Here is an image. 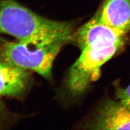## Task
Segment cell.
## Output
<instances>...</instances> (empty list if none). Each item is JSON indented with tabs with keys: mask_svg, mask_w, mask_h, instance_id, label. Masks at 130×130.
Masks as SVG:
<instances>
[{
	"mask_svg": "<svg viewBox=\"0 0 130 130\" xmlns=\"http://www.w3.org/2000/svg\"><path fill=\"white\" fill-rule=\"evenodd\" d=\"M73 22L40 15L17 0H0V34L20 41L61 39L73 42Z\"/></svg>",
	"mask_w": 130,
	"mask_h": 130,
	"instance_id": "obj_1",
	"label": "cell"
},
{
	"mask_svg": "<svg viewBox=\"0 0 130 130\" xmlns=\"http://www.w3.org/2000/svg\"><path fill=\"white\" fill-rule=\"evenodd\" d=\"M67 43L60 39L10 41L0 37V59L51 80L55 59Z\"/></svg>",
	"mask_w": 130,
	"mask_h": 130,
	"instance_id": "obj_2",
	"label": "cell"
},
{
	"mask_svg": "<svg viewBox=\"0 0 130 130\" xmlns=\"http://www.w3.org/2000/svg\"><path fill=\"white\" fill-rule=\"evenodd\" d=\"M125 42L98 41L81 50V55L70 67L67 77L66 87L71 94H81L98 79L101 67L123 48Z\"/></svg>",
	"mask_w": 130,
	"mask_h": 130,
	"instance_id": "obj_3",
	"label": "cell"
},
{
	"mask_svg": "<svg viewBox=\"0 0 130 130\" xmlns=\"http://www.w3.org/2000/svg\"><path fill=\"white\" fill-rule=\"evenodd\" d=\"M30 71L0 59V96H23L31 83Z\"/></svg>",
	"mask_w": 130,
	"mask_h": 130,
	"instance_id": "obj_4",
	"label": "cell"
},
{
	"mask_svg": "<svg viewBox=\"0 0 130 130\" xmlns=\"http://www.w3.org/2000/svg\"><path fill=\"white\" fill-rule=\"evenodd\" d=\"M126 35L103 23L95 15L74 32L73 42L82 50L89 44L98 41H125Z\"/></svg>",
	"mask_w": 130,
	"mask_h": 130,
	"instance_id": "obj_5",
	"label": "cell"
},
{
	"mask_svg": "<svg viewBox=\"0 0 130 130\" xmlns=\"http://www.w3.org/2000/svg\"><path fill=\"white\" fill-rule=\"evenodd\" d=\"M92 129H130V109L120 102L109 100L98 113Z\"/></svg>",
	"mask_w": 130,
	"mask_h": 130,
	"instance_id": "obj_6",
	"label": "cell"
},
{
	"mask_svg": "<svg viewBox=\"0 0 130 130\" xmlns=\"http://www.w3.org/2000/svg\"><path fill=\"white\" fill-rule=\"evenodd\" d=\"M95 15L103 23L125 34L130 30V0H105Z\"/></svg>",
	"mask_w": 130,
	"mask_h": 130,
	"instance_id": "obj_7",
	"label": "cell"
},
{
	"mask_svg": "<svg viewBox=\"0 0 130 130\" xmlns=\"http://www.w3.org/2000/svg\"><path fill=\"white\" fill-rule=\"evenodd\" d=\"M116 93L117 99L119 102L130 109V85L126 88H121L116 86Z\"/></svg>",
	"mask_w": 130,
	"mask_h": 130,
	"instance_id": "obj_8",
	"label": "cell"
},
{
	"mask_svg": "<svg viewBox=\"0 0 130 130\" xmlns=\"http://www.w3.org/2000/svg\"><path fill=\"white\" fill-rule=\"evenodd\" d=\"M10 113L5 105L0 100V129L6 126L10 119Z\"/></svg>",
	"mask_w": 130,
	"mask_h": 130,
	"instance_id": "obj_9",
	"label": "cell"
}]
</instances>
